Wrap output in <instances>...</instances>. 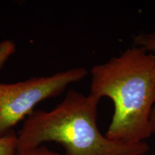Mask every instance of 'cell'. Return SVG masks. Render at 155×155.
Here are the masks:
<instances>
[{"instance_id": "obj_3", "label": "cell", "mask_w": 155, "mask_h": 155, "mask_svg": "<svg viewBox=\"0 0 155 155\" xmlns=\"http://www.w3.org/2000/svg\"><path fill=\"white\" fill-rule=\"evenodd\" d=\"M87 74L84 68H75L50 76L0 83V136L10 132L19 122L30 116L39 103L59 96L68 86L82 80Z\"/></svg>"}, {"instance_id": "obj_2", "label": "cell", "mask_w": 155, "mask_h": 155, "mask_svg": "<svg viewBox=\"0 0 155 155\" xmlns=\"http://www.w3.org/2000/svg\"><path fill=\"white\" fill-rule=\"evenodd\" d=\"M101 98L71 90L51 111H34L17 136V152L32 150L45 142L63 145L64 155H144V142L124 143L108 139L97 125Z\"/></svg>"}, {"instance_id": "obj_4", "label": "cell", "mask_w": 155, "mask_h": 155, "mask_svg": "<svg viewBox=\"0 0 155 155\" xmlns=\"http://www.w3.org/2000/svg\"><path fill=\"white\" fill-rule=\"evenodd\" d=\"M133 46L143 48L148 52H155V27L149 33L143 32L134 37ZM150 127L152 134L155 133V106L151 114Z\"/></svg>"}, {"instance_id": "obj_5", "label": "cell", "mask_w": 155, "mask_h": 155, "mask_svg": "<svg viewBox=\"0 0 155 155\" xmlns=\"http://www.w3.org/2000/svg\"><path fill=\"white\" fill-rule=\"evenodd\" d=\"M17 149V136L10 131L0 136V155H15Z\"/></svg>"}, {"instance_id": "obj_7", "label": "cell", "mask_w": 155, "mask_h": 155, "mask_svg": "<svg viewBox=\"0 0 155 155\" xmlns=\"http://www.w3.org/2000/svg\"><path fill=\"white\" fill-rule=\"evenodd\" d=\"M12 55L13 52L10 48L5 45H0V69Z\"/></svg>"}, {"instance_id": "obj_1", "label": "cell", "mask_w": 155, "mask_h": 155, "mask_svg": "<svg viewBox=\"0 0 155 155\" xmlns=\"http://www.w3.org/2000/svg\"><path fill=\"white\" fill-rule=\"evenodd\" d=\"M91 94L112 101L114 111L105 136L124 143H140L152 134L155 106V52L137 46L92 68Z\"/></svg>"}, {"instance_id": "obj_6", "label": "cell", "mask_w": 155, "mask_h": 155, "mask_svg": "<svg viewBox=\"0 0 155 155\" xmlns=\"http://www.w3.org/2000/svg\"><path fill=\"white\" fill-rule=\"evenodd\" d=\"M15 155H64L59 154V153L53 152L48 150L45 147L40 146L38 148L34 149L32 150L25 151V152H17Z\"/></svg>"}]
</instances>
